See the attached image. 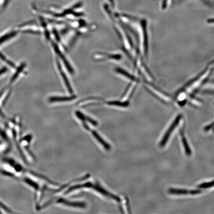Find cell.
Listing matches in <instances>:
<instances>
[{"label":"cell","instance_id":"cell-4","mask_svg":"<svg viewBox=\"0 0 214 214\" xmlns=\"http://www.w3.org/2000/svg\"><path fill=\"white\" fill-rule=\"evenodd\" d=\"M169 192L170 193L176 195H195L197 194L200 193L198 190H189L183 189H171L169 190Z\"/></svg>","mask_w":214,"mask_h":214},{"label":"cell","instance_id":"cell-8","mask_svg":"<svg viewBox=\"0 0 214 214\" xmlns=\"http://www.w3.org/2000/svg\"><path fill=\"white\" fill-rule=\"evenodd\" d=\"M54 47L55 50V51L56 52V53H57V54H58L59 56H60V58L62 59V60L64 62V64H65V66L67 67V68L68 69V71L71 72H72L73 71H72V68H71V66H70L69 64H68V62L66 60L65 57L63 55V54L61 53L60 51L59 50V49H58L56 45L54 44Z\"/></svg>","mask_w":214,"mask_h":214},{"label":"cell","instance_id":"cell-3","mask_svg":"<svg viewBox=\"0 0 214 214\" xmlns=\"http://www.w3.org/2000/svg\"><path fill=\"white\" fill-rule=\"evenodd\" d=\"M91 188L95 190L96 191H97L98 193H100L103 195L109 198L112 199L113 200H115L118 202H120L121 201V199L119 198V197L115 195H114L113 194L111 193L108 191H106L105 189H103L101 186H100L99 184H92Z\"/></svg>","mask_w":214,"mask_h":214},{"label":"cell","instance_id":"cell-9","mask_svg":"<svg viewBox=\"0 0 214 214\" xmlns=\"http://www.w3.org/2000/svg\"><path fill=\"white\" fill-rule=\"evenodd\" d=\"M76 115L80 119H84L85 121H87L89 123H90L94 126H97L98 125L97 122L96 121H94L93 119L87 117V116H85L84 115L82 114V113H81L80 112H76Z\"/></svg>","mask_w":214,"mask_h":214},{"label":"cell","instance_id":"cell-19","mask_svg":"<svg viewBox=\"0 0 214 214\" xmlns=\"http://www.w3.org/2000/svg\"><path fill=\"white\" fill-rule=\"evenodd\" d=\"M126 205L127 207V210H128V213H130V204H129V200H128L127 198H126Z\"/></svg>","mask_w":214,"mask_h":214},{"label":"cell","instance_id":"cell-10","mask_svg":"<svg viewBox=\"0 0 214 214\" xmlns=\"http://www.w3.org/2000/svg\"><path fill=\"white\" fill-rule=\"evenodd\" d=\"M76 97H51L49 99L51 102L67 101L75 99Z\"/></svg>","mask_w":214,"mask_h":214},{"label":"cell","instance_id":"cell-7","mask_svg":"<svg viewBox=\"0 0 214 214\" xmlns=\"http://www.w3.org/2000/svg\"><path fill=\"white\" fill-rule=\"evenodd\" d=\"M58 68H59V71L60 72V75L62 76V77H63V80H64V83H65V85L67 87V88L69 92L71 93H72V87H71V85H70V84H69V81H68V79L67 78V76L65 75V73H64V72L62 71V68L60 67V64H59V63L58 62Z\"/></svg>","mask_w":214,"mask_h":214},{"label":"cell","instance_id":"cell-20","mask_svg":"<svg viewBox=\"0 0 214 214\" xmlns=\"http://www.w3.org/2000/svg\"><path fill=\"white\" fill-rule=\"evenodd\" d=\"M8 71V69L6 67H3V68L0 69V75H2L3 73H5L6 71Z\"/></svg>","mask_w":214,"mask_h":214},{"label":"cell","instance_id":"cell-15","mask_svg":"<svg viewBox=\"0 0 214 214\" xmlns=\"http://www.w3.org/2000/svg\"><path fill=\"white\" fill-rule=\"evenodd\" d=\"M143 31H144V49H145V53H147L148 51V37L147 33L146 31V25L144 23Z\"/></svg>","mask_w":214,"mask_h":214},{"label":"cell","instance_id":"cell-11","mask_svg":"<svg viewBox=\"0 0 214 214\" xmlns=\"http://www.w3.org/2000/svg\"><path fill=\"white\" fill-rule=\"evenodd\" d=\"M17 33H18V32L17 31H13V32L6 34L5 35L1 37L0 38V45L7 40H9L12 38L14 37L16 35H17Z\"/></svg>","mask_w":214,"mask_h":214},{"label":"cell","instance_id":"cell-12","mask_svg":"<svg viewBox=\"0 0 214 214\" xmlns=\"http://www.w3.org/2000/svg\"><path fill=\"white\" fill-rule=\"evenodd\" d=\"M181 136L182 143H183L186 154H187V155H191V150L190 149L189 147V144L187 143V140H186L185 137L183 136V134H181Z\"/></svg>","mask_w":214,"mask_h":214},{"label":"cell","instance_id":"cell-13","mask_svg":"<svg viewBox=\"0 0 214 214\" xmlns=\"http://www.w3.org/2000/svg\"><path fill=\"white\" fill-rule=\"evenodd\" d=\"M25 64H21V66H19L18 67V68L17 69V72H16V73H14L13 76V77L11 78L10 80V83H12V82H14L15 80H16V78L18 77V75L21 73V71L23 70V68H25Z\"/></svg>","mask_w":214,"mask_h":214},{"label":"cell","instance_id":"cell-5","mask_svg":"<svg viewBox=\"0 0 214 214\" xmlns=\"http://www.w3.org/2000/svg\"><path fill=\"white\" fill-rule=\"evenodd\" d=\"M91 133L92 134L93 136L95 137V138L100 143L104 148L106 150H110L111 149L110 145H109L108 143H107L101 136L97 134L96 131L91 130Z\"/></svg>","mask_w":214,"mask_h":214},{"label":"cell","instance_id":"cell-2","mask_svg":"<svg viewBox=\"0 0 214 214\" xmlns=\"http://www.w3.org/2000/svg\"><path fill=\"white\" fill-rule=\"evenodd\" d=\"M181 117H182V116H181V115H177V118L175 119V120H174V121L173 122V123L171 124V126H169V128H168L167 132H165L164 136L163 139H161V141L160 145L161 147H163L166 144L167 142H168V140L169 139V137H170L172 133L173 132V130L176 128L177 126L180 123Z\"/></svg>","mask_w":214,"mask_h":214},{"label":"cell","instance_id":"cell-6","mask_svg":"<svg viewBox=\"0 0 214 214\" xmlns=\"http://www.w3.org/2000/svg\"><path fill=\"white\" fill-rule=\"evenodd\" d=\"M59 202L62 203L64 205H68V206L73 207L76 208H84L86 207V205L84 202H69L64 199L59 200Z\"/></svg>","mask_w":214,"mask_h":214},{"label":"cell","instance_id":"cell-1","mask_svg":"<svg viewBox=\"0 0 214 214\" xmlns=\"http://www.w3.org/2000/svg\"><path fill=\"white\" fill-rule=\"evenodd\" d=\"M210 72L211 69L208 68L195 79L191 80L178 94L177 100H180V101H182L187 96L194 93V92L197 90L199 87L202 85L205 80L208 77Z\"/></svg>","mask_w":214,"mask_h":214},{"label":"cell","instance_id":"cell-18","mask_svg":"<svg viewBox=\"0 0 214 214\" xmlns=\"http://www.w3.org/2000/svg\"><path fill=\"white\" fill-rule=\"evenodd\" d=\"M0 59H1L2 60H3L4 62H5L6 63H7V64H9V65H10V67H13L14 68V64H13V63L10 61V60H8L6 58L5 56L3 55V54H2L1 53H0Z\"/></svg>","mask_w":214,"mask_h":214},{"label":"cell","instance_id":"cell-16","mask_svg":"<svg viewBox=\"0 0 214 214\" xmlns=\"http://www.w3.org/2000/svg\"><path fill=\"white\" fill-rule=\"evenodd\" d=\"M117 71L118 72H119L122 75L126 76V77H128V78H130V79H131V80H135V78H134V77L132 76H131V75H130L129 73L123 71V69H121V68H117Z\"/></svg>","mask_w":214,"mask_h":214},{"label":"cell","instance_id":"cell-14","mask_svg":"<svg viewBox=\"0 0 214 214\" xmlns=\"http://www.w3.org/2000/svg\"><path fill=\"white\" fill-rule=\"evenodd\" d=\"M107 104L109 105L117 106L123 107H126L129 105V103L128 102H121L119 101H111L107 103Z\"/></svg>","mask_w":214,"mask_h":214},{"label":"cell","instance_id":"cell-17","mask_svg":"<svg viewBox=\"0 0 214 214\" xmlns=\"http://www.w3.org/2000/svg\"><path fill=\"white\" fill-rule=\"evenodd\" d=\"M214 186V181H212L208 183H204L201 184L199 185V187L202 189H208L210 187H213Z\"/></svg>","mask_w":214,"mask_h":214}]
</instances>
